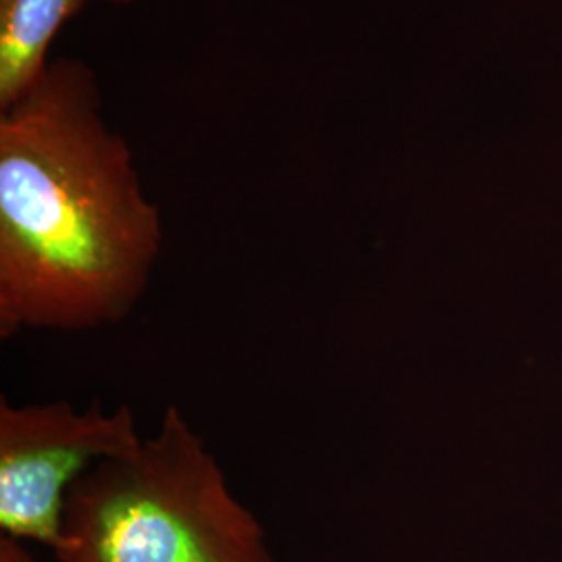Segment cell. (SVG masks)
Here are the masks:
<instances>
[{"mask_svg": "<svg viewBox=\"0 0 562 562\" xmlns=\"http://www.w3.org/2000/svg\"><path fill=\"white\" fill-rule=\"evenodd\" d=\"M90 65L50 59L0 111V336L132 315L162 250L159 206L102 117Z\"/></svg>", "mask_w": 562, "mask_h": 562, "instance_id": "1", "label": "cell"}, {"mask_svg": "<svg viewBox=\"0 0 562 562\" xmlns=\"http://www.w3.org/2000/svg\"><path fill=\"white\" fill-rule=\"evenodd\" d=\"M57 562H276L259 517L180 406L67 496Z\"/></svg>", "mask_w": 562, "mask_h": 562, "instance_id": "2", "label": "cell"}, {"mask_svg": "<svg viewBox=\"0 0 562 562\" xmlns=\"http://www.w3.org/2000/svg\"><path fill=\"white\" fill-rule=\"evenodd\" d=\"M142 442L130 404L101 402L0 404V529L2 536L55 550L67 496L97 464Z\"/></svg>", "mask_w": 562, "mask_h": 562, "instance_id": "3", "label": "cell"}, {"mask_svg": "<svg viewBox=\"0 0 562 562\" xmlns=\"http://www.w3.org/2000/svg\"><path fill=\"white\" fill-rule=\"evenodd\" d=\"M86 0H0V111L20 101L48 67V50Z\"/></svg>", "mask_w": 562, "mask_h": 562, "instance_id": "4", "label": "cell"}, {"mask_svg": "<svg viewBox=\"0 0 562 562\" xmlns=\"http://www.w3.org/2000/svg\"><path fill=\"white\" fill-rule=\"evenodd\" d=\"M0 562H36V559L25 548L23 540L2 536L0 538Z\"/></svg>", "mask_w": 562, "mask_h": 562, "instance_id": "5", "label": "cell"}, {"mask_svg": "<svg viewBox=\"0 0 562 562\" xmlns=\"http://www.w3.org/2000/svg\"><path fill=\"white\" fill-rule=\"evenodd\" d=\"M86 2H130V0H86Z\"/></svg>", "mask_w": 562, "mask_h": 562, "instance_id": "6", "label": "cell"}]
</instances>
